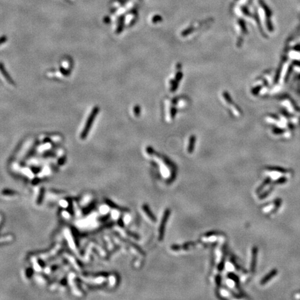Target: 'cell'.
Returning a JSON list of instances; mask_svg holds the SVG:
<instances>
[{
    "label": "cell",
    "mask_w": 300,
    "mask_h": 300,
    "mask_svg": "<svg viewBox=\"0 0 300 300\" xmlns=\"http://www.w3.org/2000/svg\"><path fill=\"white\" fill-rule=\"evenodd\" d=\"M170 215V211L169 209H166L165 211L161 223L159 227V240H162L163 238V235L165 233V228L166 223H167L168 218H169Z\"/></svg>",
    "instance_id": "1"
},
{
    "label": "cell",
    "mask_w": 300,
    "mask_h": 300,
    "mask_svg": "<svg viewBox=\"0 0 300 300\" xmlns=\"http://www.w3.org/2000/svg\"><path fill=\"white\" fill-rule=\"evenodd\" d=\"M143 209L144 210V211L145 212V213L147 214V216H148L149 218H150V219L152 220V221L153 222L157 221V218H156V217L154 216V215L153 214V213H152V211H151L150 208H149V206H147V204H144L143 206Z\"/></svg>",
    "instance_id": "2"
}]
</instances>
